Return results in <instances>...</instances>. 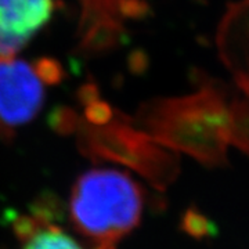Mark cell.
<instances>
[{"label":"cell","instance_id":"cell-2","mask_svg":"<svg viewBox=\"0 0 249 249\" xmlns=\"http://www.w3.org/2000/svg\"><path fill=\"white\" fill-rule=\"evenodd\" d=\"M45 103V75L22 60L0 62V139L10 140L35 118Z\"/></svg>","mask_w":249,"mask_h":249},{"label":"cell","instance_id":"cell-4","mask_svg":"<svg viewBox=\"0 0 249 249\" xmlns=\"http://www.w3.org/2000/svg\"><path fill=\"white\" fill-rule=\"evenodd\" d=\"M54 0H0V29L29 40L50 21Z\"/></svg>","mask_w":249,"mask_h":249},{"label":"cell","instance_id":"cell-1","mask_svg":"<svg viewBox=\"0 0 249 249\" xmlns=\"http://www.w3.org/2000/svg\"><path fill=\"white\" fill-rule=\"evenodd\" d=\"M142 211V188L121 170H88L72 187L70 222L86 249H118Z\"/></svg>","mask_w":249,"mask_h":249},{"label":"cell","instance_id":"cell-5","mask_svg":"<svg viewBox=\"0 0 249 249\" xmlns=\"http://www.w3.org/2000/svg\"><path fill=\"white\" fill-rule=\"evenodd\" d=\"M29 40L22 37L10 35L0 29V62L11 60L16 54L27 45Z\"/></svg>","mask_w":249,"mask_h":249},{"label":"cell","instance_id":"cell-3","mask_svg":"<svg viewBox=\"0 0 249 249\" xmlns=\"http://www.w3.org/2000/svg\"><path fill=\"white\" fill-rule=\"evenodd\" d=\"M18 249H86L53 220L47 209H35L32 213L18 217L14 223Z\"/></svg>","mask_w":249,"mask_h":249}]
</instances>
